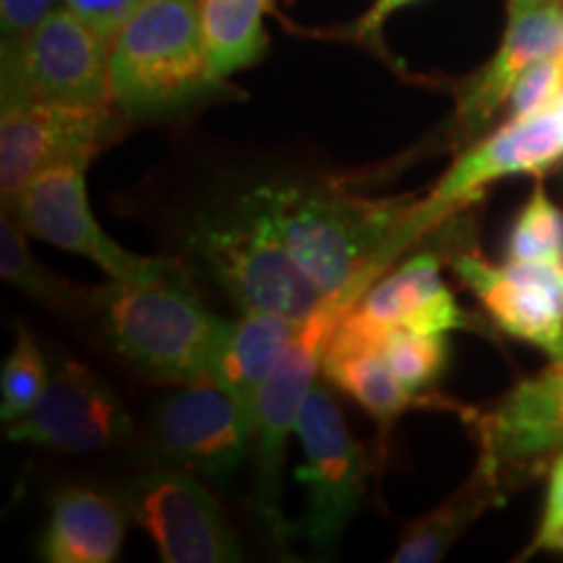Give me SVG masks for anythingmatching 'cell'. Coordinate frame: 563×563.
I'll return each mask as SVG.
<instances>
[{
	"label": "cell",
	"mask_w": 563,
	"mask_h": 563,
	"mask_svg": "<svg viewBox=\"0 0 563 563\" xmlns=\"http://www.w3.org/2000/svg\"><path fill=\"white\" fill-rule=\"evenodd\" d=\"M55 11V0H0V32L3 45L26 37Z\"/></svg>",
	"instance_id": "30"
},
{
	"label": "cell",
	"mask_w": 563,
	"mask_h": 563,
	"mask_svg": "<svg viewBox=\"0 0 563 563\" xmlns=\"http://www.w3.org/2000/svg\"><path fill=\"white\" fill-rule=\"evenodd\" d=\"M91 308L125 361L170 384L211 382L232 327L203 306L180 264L152 279H112L91 292Z\"/></svg>",
	"instance_id": "2"
},
{
	"label": "cell",
	"mask_w": 563,
	"mask_h": 563,
	"mask_svg": "<svg viewBox=\"0 0 563 563\" xmlns=\"http://www.w3.org/2000/svg\"><path fill=\"white\" fill-rule=\"evenodd\" d=\"M133 422L118 394L79 361L53 373L45 397L24 418L5 422V439L66 454H95L125 443Z\"/></svg>",
	"instance_id": "13"
},
{
	"label": "cell",
	"mask_w": 563,
	"mask_h": 563,
	"mask_svg": "<svg viewBox=\"0 0 563 563\" xmlns=\"http://www.w3.org/2000/svg\"><path fill=\"white\" fill-rule=\"evenodd\" d=\"M391 264H373L361 274H355L342 287L327 292L306 319L300 321L298 334L282 357L277 371L262 389V397L253 412V439H256V493H253V511L269 527L272 538L282 543L287 538V525L282 517V462L290 433L298 426L300 407L311 389L316 376L321 373L323 355L329 342L347 319V313L357 306L365 290L389 272Z\"/></svg>",
	"instance_id": "4"
},
{
	"label": "cell",
	"mask_w": 563,
	"mask_h": 563,
	"mask_svg": "<svg viewBox=\"0 0 563 563\" xmlns=\"http://www.w3.org/2000/svg\"><path fill=\"white\" fill-rule=\"evenodd\" d=\"M32 102L112 104L110 40L55 9L26 37L3 45V108Z\"/></svg>",
	"instance_id": "6"
},
{
	"label": "cell",
	"mask_w": 563,
	"mask_h": 563,
	"mask_svg": "<svg viewBox=\"0 0 563 563\" xmlns=\"http://www.w3.org/2000/svg\"><path fill=\"white\" fill-rule=\"evenodd\" d=\"M548 3H563V0H509V11L532 9V5H548Z\"/></svg>",
	"instance_id": "32"
},
{
	"label": "cell",
	"mask_w": 563,
	"mask_h": 563,
	"mask_svg": "<svg viewBox=\"0 0 563 563\" xmlns=\"http://www.w3.org/2000/svg\"><path fill=\"white\" fill-rule=\"evenodd\" d=\"M509 262L563 264V211L538 186L519 211L509 238Z\"/></svg>",
	"instance_id": "26"
},
{
	"label": "cell",
	"mask_w": 563,
	"mask_h": 563,
	"mask_svg": "<svg viewBox=\"0 0 563 563\" xmlns=\"http://www.w3.org/2000/svg\"><path fill=\"white\" fill-rule=\"evenodd\" d=\"M123 504L131 522L150 534L165 563L243 559V548L224 519L220 501L191 470H150L129 485Z\"/></svg>",
	"instance_id": "9"
},
{
	"label": "cell",
	"mask_w": 563,
	"mask_h": 563,
	"mask_svg": "<svg viewBox=\"0 0 563 563\" xmlns=\"http://www.w3.org/2000/svg\"><path fill=\"white\" fill-rule=\"evenodd\" d=\"M264 194L292 262L323 292L373 264H394L426 235L415 222V203L306 186H264Z\"/></svg>",
	"instance_id": "1"
},
{
	"label": "cell",
	"mask_w": 563,
	"mask_h": 563,
	"mask_svg": "<svg viewBox=\"0 0 563 563\" xmlns=\"http://www.w3.org/2000/svg\"><path fill=\"white\" fill-rule=\"evenodd\" d=\"M498 481L477 467L473 483L460 493H454L446 504L439 509L415 519L405 527L402 540L394 551V563H433L441 561L454 545L473 519L490 504V496L496 493Z\"/></svg>",
	"instance_id": "22"
},
{
	"label": "cell",
	"mask_w": 563,
	"mask_h": 563,
	"mask_svg": "<svg viewBox=\"0 0 563 563\" xmlns=\"http://www.w3.org/2000/svg\"><path fill=\"white\" fill-rule=\"evenodd\" d=\"M217 89L199 0H144L110 40V95L125 118L170 115Z\"/></svg>",
	"instance_id": "3"
},
{
	"label": "cell",
	"mask_w": 563,
	"mask_h": 563,
	"mask_svg": "<svg viewBox=\"0 0 563 563\" xmlns=\"http://www.w3.org/2000/svg\"><path fill=\"white\" fill-rule=\"evenodd\" d=\"M191 249L243 311H274L306 319L327 295L292 262L274 224L264 186L245 194L222 222L196 230Z\"/></svg>",
	"instance_id": "5"
},
{
	"label": "cell",
	"mask_w": 563,
	"mask_h": 563,
	"mask_svg": "<svg viewBox=\"0 0 563 563\" xmlns=\"http://www.w3.org/2000/svg\"><path fill=\"white\" fill-rule=\"evenodd\" d=\"M407 329L420 334L481 332L477 321L456 302L441 274L439 256L415 253L384 272L340 323L342 336L384 344L386 334Z\"/></svg>",
	"instance_id": "14"
},
{
	"label": "cell",
	"mask_w": 563,
	"mask_h": 563,
	"mask_svg": "<svg viewBox=\"0 0 563 563\" xmlns=\"http://www.w3.org/2000/svg\"><path fill=\"white\" fill-rule=\"evenodd\" d=\"M321 376L371 415L382 439L415 402L412 394L394 376L384 344L334 334L323 355Z\"/></svg>",
	"instance_id": "20"
},
{
	"label": "cell",
	"mask_w": 563,
	"mask_h": 563,
	"mask_svg": "<svg viewBox=\"0 0 563 563\" xmlns=\"http://www.w3.org/2000/svg\"><path fill=\"white\" fill-rule=\"evenodd\" d=\"M125 115L115 104L32 102L3 108L0 118V194L11 207L40 173L66 162H91L123 136Z\"/></svg>",
	"instance_id": "8"
},
{
	"label": "cell",
	"mask_w": 563,
	"mask_h": 563,
	"mask_svg": "<svg viewBox=\"0 0 563 563\" xmlns=\"http://www.w3.org/2000/svg\"><path fill=\"white\" fill-rule=\"evenodd\" d=\"M47 384H51V376H47L45 357H42L34 336L24 327H19L16 344L0 371V418L3 422L30 415L45 397Z\"/></svg>",
	"instance_id": "24"
},
{
	"label": "cell",
	"mask_w": 563,
	"mask_h": 563,
	"mask_svg": "<svg viewBox=\"0 0 563 563\" xmlns=\"http://www.w3.org/2000/svg\"><path fill=\"white\" fill-rule=\"evenodd\" d=\"M563 51V3L532 5L509 11L504 40L481 74L467 81L460 97V123L467 131L481 129L509 102L514 84L527 68Z\"/></svg>",
	"instance_id": "17"
},
{
	"label": "cell",
	"mask_w": 563,
	"mask_h": 563,
	"mask_svg": "<svg viewBox=\"0 0 563 563\" xmlns=\"http://www.w3.org/2000/svg\"><path fill=\"white\" fill-rule=\"evenodd\" d=\"M300 321L274 311H243V319L232 321L217 352L211 365V384L228 391L251 422L262 389L290 350Z\"/></svg>",
	"instance_id": "19"
},
{
	"label": "cell",
	"mask_w": 563,
	"mask_h": 563,
	"mask_svg": "<svg viewBox=\"0 0 563 563\" xmlns=\"http://www.w3.org/2000/svg\"><path fill=\"white\" fill-rule=\"evenodd\" d=\"M563 159V95L532 115L509 118L477 141L435 183L426 201H415V220L428 232L456 211L483 199L485 188L511 175H543Z\"/></svg>",
	"instance_id": "10"
},
{
	"label": "cell",
	"mask_w": 563,
	"mask_h": 563,
	"mask_svg": "<svg viewBox=\"0 0 563 563\" xmlns=\"http://www.w3.org/2000/svg\"><path fill=\"white\" fill-rule=\"evenodd\" d=\"M452 269L477 295L506 334L563 357V264L509 262L485 264L475 253L454 256Z\"/></svg>",
	"instance_id": "15"
},
{
	"label": "cell",
	"mask_w": 563,
	"mask_h": 563,
	"mask_svg": "<svg viewBox=\"0 0 563 563\" xmlns=\"http://www.w3.org/2000/svg\"><path fill=\"white\" fill-rule=\"evenodd\" d=\"M150 435L159 460L224 481L249 452L253 422L217 384H183L157 405Z\"/></svg>",
	"instance_id": "12"
},
{
	"label": "cell",
	"mask_w": 563,
	"mask_h": 563,
	"mask_svg": "<svg viewBox=\"0 0 563 563\" xmlns=\"http://www.w3.org/2000/svg\"><path fill=\"white\" fill-rule=\"evenodd\" d=\"M563 95V66L559 55L543 58L527 68L522 79L514 84L509 95V118L532 115V112L548 108Z\"/></svg>",
	"instance_id": "27"
},
{
	"label": "cell",
	"mask_w": 563,
	"mask_h": 563,
	"mask_svg": "<svg viewBox=\"0 0 563 563\" xmlns=\"http://www.w3.org/2000/svg\"><path fill=\"white\" fill-rule=\"evenodd\" d=\"M302 446L298 483L306 488L300 534L316 551H329L368 488V456L344 422L334 397L313 382L295 426Z\"/></svg>",
	"instance_id": "7"
},
{
	"label": "cell",
	"mask_w": 563,
	"mask_h": 563,
	"mask_svg": "<svg viewBox=\"0 0 563 563\" xmlns=\"http://www.w3.org/2000/svg\"><path fill=\"white\" fill-rule=\"evenodd\" d=\"M410 3H418V0H376V3L371 5V11L365 13V16L357 21L355 26H352L350 34L357 40L376 37L386 21H389L399 9H405V5H410Z\"/></svg>",
	"instance_id": "31"
},
{
	"label": "cell",
	"mask_w": 563,
	"mask_h": 563,
	"mask_svg": "<svg viewBox=\"0 0 563 563\" xmlns=\"http://www.w3.org/2000/svg\"><path fill=\"white\" fill-rule=\"evenodd\" d=\"M0 274L9 285L47 308H60V311L63 308L79 311L81 306L91 308V292H84L70 282L55 277L32 256L30 245H26V230L9 211L0 220Z\"/></svg>",
	"instance_id": "23"
},
{
	"label": "cell",
	"mask_w": 563,
	"mask_h": 563,
	"mask_svg": "<svg viewBox=\"0 0 563 563\" xmlns=\"http://www.w3.org/2000/svg\"><path fill=\"white\" fill-rule=\"evenodd\" d=\"M274 0H199L211 70L220 81L264 58L269 37L264 19Z\"/></svg>",
	"instance_id": "21"
},
{
	"label": "cell",
	"mask_w": 563,
	"mask_h": 563,
	"mask_svg": "<svg viewBox=\"0 0 563 563\" xmlns=\"http://www.w3.org/2000/svg\"><path fill=\"white\" fill-rule=\"evenodd\" d=\"M477 428L483 435L481 467L496 481L504 470L563 449V357L506 394Z\"/></svg>",
	"instance_id": "16"
},
{
	"label": "cell",
	"mask_w": 563,
	"mask_h": 563,
	"mask_svg": "<svg viewBox=\"0 0 563 563\" xmlns=\"http://www.w3.org/2000/svg\"><path fill=\"white\" fill-rule=\"evenodd\" d=\"M141 3L144 0H60V9L79 16L104 40H112Z\"/></svg>",
	"instance_id": "28"
},
{
	"label": "cell",
	"mask_w": 563,
	"mask_h": 563,
	"mask_svg": "<svg viewBox=\"0 0 563 563\" xmlns=\"http://www.w3.org/2000/svg\"><path fill=\"white\" fill-rule=\"evenodd\" d=\"M532 551L563 553V449L553 462L543 519H540V530L532 543Z\"/></svg>",
	"instance_id": "29"
},
{
	"label": "cell",
	"mask_w": 563,
	"mask_h": 563,
	"mask_svg": "<svg viewBox=\"0 0 563 563\" xmlns=\"http://www.w3.org/2000/svg\"><path fill=\"white\" fill-rule=\"evenodd\" d=\"M125 504L89 488H66L53 498L42 530V559L53 563H112L129 525Z\"/></svg>",
	"instance_id": "18"
},
{
	"label": "cell",
	"mask_w": 563,
	"mask_h": 563,
	"mask_svg": "<svg viewBox=\"0 0 563 563\" xmlns=\"http://www.w3.org/2000/svg\"><path fill=\"white\" fill-rule=\"evenodd\" d=\"M384 355L394 376L415 399L433 389L449 361L446 334H420L397 329L384 340Z\"/></svg>",
	"instance_id": "25"
},
{
	"label": "cell",
	"mask_w": 563,
	"mask_h": 563,
	"mask_svg": "<svg viewBox=\"0 0 563 563\" xmlns=\"http://www.w3.org/2000/svg\"><path fill=\"white\" fill-rule=\"evenodd\" d=\"M91 162H66L40 173L13 199L11 209L26 235L42 238L63 251L79 253L110 279H152L167 274L175 262L150 258L118 245L95 220L87 199V170Z\"/></svg>",
	"instance_id": "11"
}]
</instances>
